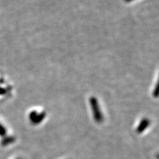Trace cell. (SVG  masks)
<instances>
[{"label": "cell", "mask_w": 159, "mask_h": 159, "mask_svg": "<svg viewBox=\"0 0 159 159\" xmlns=\"http://www.w3.org/2000/svg\"><path fill=\"white\" fill-rule=\"evenodd\" d=\"M18 159H19V158H18Z\"/></svg>", "instance_id": "obj_5"}, {"label": "cell", "mask_w": 159, "mask_h": 159, "mask_svg": "<svg viewBox=\"0 0 159 159\" xmlns=\"http://www.w3.org/2000/svg\"><path fill=\"white\" fill-rule=\"evenodd\" d=\"M14 141H15L14 137H7V138H6V139H5V141H3V143H5V145H7V144L11 143L13 142Z\"/></svg>", "instance_id": "obj_4"}, {"label": "cell", "mask_w": 159, "mask_h": 159, "mask_svg": "<svg viewBox=\"0 0 159 159\" xmlns=\"http://www.w3.org/2000/svg\"><path fill=\"white\" fill-rule=\"evenodd\" d=\"M45 116H46V114L44 112L38 113V115L37 116V117L34 119L32 123L34 124V125H38V124L41 123V121H43V119H44V117H45Z\"/></svg>", "instance_id": "obj_3"}, {"label": "cell", "mask_w": 159, "mask_h": 159, "mask_svg": "<svg viewBox=\"0 0 159 159\" xmlns=\"http://www.w3.org/2000/svg\"><path fill=\"white\" fill-rule=\"evenodd\" d=\"M90 104L94 120L98 123H102L103 121V116L102 111L100 110V108H99L97 99L96 98H92L90 99Z\"/></svg>", "instance_id": "obj_1"}, {"label": "cell", "mask_w": 159, "mask_h": 159, "mask_svg": "<svg viewBox=\"0 0 159 159\" xmlns=\"http://www.w3.org/2000/svg\"><path fill=\"white\" fill-rule=\"evenodd\" d=\"M150 125V121L148 119H143L141 121L139 125L137 128V133H142L143 131H145L147 128Z\"/></svg>", "instance_id": "obj_2"}]
</instances>
